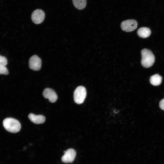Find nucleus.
<instances>
[{
  "mask_svg": "<svg viewBox=\"0 0 164 164\" xmlns=\"http://www.w3.org/2000/svg\"><path fill=\"white\" fill-rule=\"evenodd\" d=\"M29 64V67L31 69L36 71L39 70L41 68L42 61L37 55H34L30 58Z\"/></svg>",
  "mask_w": 164,
  "mask_h": 164,
  "instance_id": "nucleus-5",
  "label": "nucleus"
},
{
  "mask_svg": "<svg viewBox=\"0 0 164 164\" xmlns=\"http://www.w3.org/2000/svg\"><path fill=\"white\" fill-rule=\"evenodd\" d=\"M162 77L158 74H156L151 76L150 78V83L154 86L159 85L162 81Z\"/></svg>",
  "mask_w": 164,
  "mask_h": 164,
  "instance_id": "nucleus-11",
  "label": "nucleus"
},
{
  "mask_svg": "<svg viewBox=\"0 0 164 164\" xmlns=\"http://www.w3.org/2000/svg\"><path fill=\"white\" fill-rule=\"evenodd\" d=\"M142 60L141 63L142 66L146 68L151 67L155 61L154 55L150 50L146 48L141 51Z\"/></svg>",
  "mask_w": 164,
  "mask_h": 164,
  "instance_id": "nucleus-1",
  "label": "nucleus"
},
{
  "mask_svg": "<svg viewBox=\"0 0 164 164\" xmlns=\"http://www.w3.org/2000/svg\"><path fill=\"white\" fill-rule=\"evenodd\" d=\"M9 71L7 67L5 66L0 65V74L7 75Z\"/></svg>",
  "mask_w": 164,
  "mask_h": 164,
  "instance_id": "nucleus-13",
  "label": "nucleus"
},
{
  "mask_svg": "<svg viewBox=\"0 0 164 164\" xmlns=\"http://www.w3.org/2000/svg\"><path fill=\"white\" fill-rule=\"evenodd\" d=\"M43 94L45 98L48 99L49 101L52 103L55 102L57 99V96L55 91L50 88L45 89Z\"/></svg>",
  "mask_w": 164,
  "mask_h": 164,
  "instance_id": "nucleus-8",
  "label": "nucleus"
},
{
  "mask_svg": "<svg viewBox=\"0 0 164 164\" xmlns=\"http://www.w3.org/2000/svg\"><path fill=\"white\" fill-rule=\"evenodd\" d=\"M73 4L76 8L79 10L84 9L86 5V0H72Z\"/></svg>",
  "mask_w": 164,
  "mask_h": 164,
  "instance_id": "nucleus-12",
  "label": "nucleus"
},
{
  "mask_svg": "<svg viewBox=\"0 0 164 164\" xmlns=\"http://www.w3.org/2000/svg\"><path fill=\"white\" fill-rule=\"evenodd\" d=\"M7 63V58L5 57L0 55V65L5 66Z\"/></svg>",
  "mask_w": 164,
  "mask_h": 164,
  "instance_id": "nucleus-14",
  "label": "nucleus"
},
{
  "mask_svg": "<svg viewBox=\"0 0 164 164\" xmlns=\"http://www.w3.org/2000/svg\"><path fill=\"white\" fill-rule=\"evenodd\" d=\"M159 106L161 109L164 110V98L160 101Z\"/></svg>",
  "mask_w": 164,
  "mask_h": 164,
  "instance_id": "nucleus-15",
  "label": "nucleus"
},
{
  "mask_svg": "<svg viewBox=\"0 0 164 164\" xmlns=\"http://www.w3.org/2000/svg\"><path fill=\"white\" fill-rule=\"evenodd\" d=\"M121 26L123 30L126 32H131L136 29L137 22L133 19L127 20L121 22Z\"/></svg>",
  "mask_w": 164,
  "mask_h": 164,
  "instance_id": "nucleus-4",
  "label": "nucleus"
},
{
  "mask_svg": "<svg viewBox=\"0 0 164 164\" xmlns=\"http://www.w3.org/2000/svg\"><path fill=\"white\" fill-rule=\"evenodd\" d=\"M76 155V152L74 149H69L65 152L62 156V161L65 163L72 162L74 161Z\"/></svg>",
  "mask_w": 164,
  "mask_h": 164,
  "instance_id": "nucleus-7",
  "label": "nucleus"
},
{
  "mask_svg": "<svg viewBox=\"0 0 164 164\" xmlns=\"http://www.w3.org/2000/svg\"><path fill=\"white\" fill-rule=\"evenodd\" d=\"M86 91L83 86L78 87L75 90L73 97L75 102L78 104L82 103L86 97Z\"/></svg>",
  "mask_w": 164,
  "mask_h": 164,
  "instance_id": "nucleus-3",
  "label": "nucleus"
},
{
  "mask_svg": "<svg viewBox=\"0 0 164 164\" xmlns=\"http://www.w3.org/2000/svg\"><path fill=\"white\" fill-rule=\"evenodd\" d=\"M28 118L32 122L36 124L43 123L45 120V118L43 115H36L32 113L28 115Z\"/></svg>",
  "mask_w": 164,
  "mask_h": 164,
  "instance_id": "nucleus-9",
  "label": "nucleus"
},
{
  "mask_svg": "<svg viewBox=\"0 0 164 164\" xmlns=\"http://www.w3.org/2000/svg\"><path fill=\"white\" fill-rule=\"evenodd\" d=\"M3 125L5 128L8 131L15 133L19 131L21 124L17 120L12 118H7L3 121Z\"/></svg>",
  "mask_w": 164,
  "mask_h": 164,
  "instance_id": "nucleus-2",
  "label": "nucleus"
},
{
  "mask_svg": "<svg viewBox=\"0 0 164 164\" xmlns=\"http://www.w3.org/2000/svg\"><path fill=\"white\" fill-rule=\"evenodd\" d=\"M150 29L146 27H142L138 29L137 33L139 36L142 38H146L150 36L151 34Z\"/></svg>",
  "mask_w": 164,
  "mask_h": 164,
  "instance_id": "nucleus-10",
  "label": "nucleus"
},
{
  "mask_svg": "<svg viewBox=\"0 0 164 164\" xmlns=\"http://www.w3.org/2000/svg\"><path fill=\"white\" fill-rule=\"evenodd\" d=\"M45 17L44 12L40 9L34 10L31 15L32 21L36 24H39L44 20Z\"/></svg>",
  "mask_w": 164,
  "mask_h": 164,
  "instance_id": "nucleus-6",
  "label": "nucleus"
}]
</instances>
